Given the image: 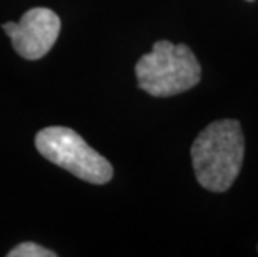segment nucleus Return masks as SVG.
Instances as JSON below:
<instances>
[{"label": "nucleus", "mask_w": 258, "mask_h": 257, "mask_svg": "<svg viewBox=\"0 0 258 257\" xmlns=\"http://www.w3.org/2000/svg\"><path fill=\"white\" fill-rule=\"evenodd\" d=\"M35 147L47 161L85 182L107 184L113 176L112 164L69 127L42 129L35 137Z\"/></svg>", "instance_id": "nucleus-3"}, {"label": "nucleus", "mask_w": 258, "mask_h": 257, "mask_svg": "<svg viewBox=\"0 0 258 257\" xmlns=\"http://www.w3.org/2000/svg\"><path fill=\"white\" fill-rule=\"evenodd\" d=\"M243 152L245 139L238 120L212 122L191 145V164L199 184L212 192L228 190L241 171Z\"/></svg>", "instance_id": "nucleus-1"}, {"label": "nucleus", "mask_w": 258, "mask_h": 257, "mask_svg": "<svg viewBox=\"0 0 258 257\" xmlns=\"http://www.w3.org/2000/svg\"><path fill=\"white\" fill-rule=\"evenodd\" d=\"M250 2H251V0H250Z\"/></svg>", "instance_id": "nucleus-6"}, {"label": "nucleus", "mask_w": 258, "mask_h": 257, "mask_svg": "<svg viewBox=\"0 0 258 257\" xmlns=\"http://www.w3.org/2000/svg\"><path fill=\"white\" fill-rule=\"evenodd\" d=\"M4 30L20 57L38 60L55 43L60 34V19L50 9L35 7L27 10L19 22L4 24Z\"/></svg>", "instance_id": "nucleus-4"}, {"label": "nucleus", "mask_w": 258, "mask_h": 257, "mask_svg": "<svg viewBox=\"0 0 258 257\" xmlns=\"http://www.w3.org/2000/svg\"><path fill=\"white\" fill-rule=\"evenodd\" d=\"M9 257H55L53 250H48L35 242H24L19 244L7 254Z\"/></svg>", "instance_id": "nucleus-5"}, {"label": "nucleus", "mask_w": 258, "mask_h": 257, "mask_svg": "<svg viewBox=\"0 0 258 257\" xmlns=\"http://www.w3.org/2000/svg\"><path fill=\"white\" fill-rule=\"evenodd\" d=\"M139 87L153 97H170L190 90L202 79L195 54L183 43L158 40L135 65Z\"/></svg>", "instance_id": "nucleus-2"}]
</instances>
